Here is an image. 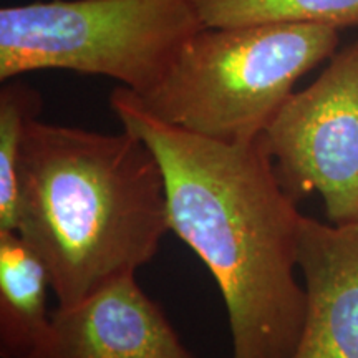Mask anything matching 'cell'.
<instances>
[{
	"label": "cell",
	"instance_id": "1",
	"mask_svg": "<svg viewBox=\"0 0 358 358\" xmlns=\"http://www.w3.org/2000/svg\"><path fill=\"white\" fill-rule=\"evenodd\" d=\"M111 111L150 146L164 176L169 231L216 280L229 319L231 358H289L307 310L299 284L302 214L280 185L261 136L227 143L187 131L116 87Z\"/></svg>",
	"mask_w": 358,
	"mask_h": 358
},
{
	"label": "cell",
	"instance_id": "10",
	"mask_svg": "<svg viewBox=\"0 0 358 358\" xmlns=\"http://www.w3.org/2000/svg\"><path fill=\"white\" fill-rule=\"evenodd\" d=\"M0 90V231L17 229L19 168L29 124L38 118L42 98L37 90L17 82H2Z\"/></svg>",
	"mask_w": 358,
	"mask_h": 358
},
{
	"label": "cell",
	"instance_id": "7",
	"mask_svg": "<svg viewBox=\"0 0 358 358\" xmlns=\"http://www.w3.org/2000/svg\"><path fill=\"white\" fill-rule=\"evenodd\" d=\"M297 259L307 310L289 358H358V222L303 216Z\"/></svg>",
	"mask_w": 358,
	"mask_h": 358
},
{
	"label": "cell",
	"instance_id": "2",
	"mask_svg": "<svg viewBox=\"0 0 358 358\" xmlns=\"http://www.w3.org/2000/svg\"><path fill=\"white\" fill-rule=\"evenodd\" d=\"M47 267L58 306L136 274L169 232L166 186L141 138L29 124L19 168L17 229Z\"/></svg>",
	"mask_w": 358,
	"mask_h": 358
},
{
	"label": "cell",
	"instance_id": "6",
	"mask_svg": "<svg viewBox=\"0 0 358 358\" xmlns=\"http://www.w3.org/2000/svg\"><path fill=\"white\" fill-rule=\"evenodd\" d=\"M30 358H199L136 274L108 282L71 306H58L50 329Z\"/></svg>",
	"mask_w": 358,
	"mask_h": 358
},
{
	"label": "cell",
	"instance_id": "3",
	"mask_svg": "<svg viewBox=\"0 0 358 358\" xmlns=\"http://www.w3.org/2000/svg\"><path fill=\"white\" fill-rule=\"evenodd\" d=\"M340 30L319 24L203 27L178 52L143 106L163 122L227 143L266 133L295 83L330 60Z\"/></svg>",
	"mask_w": 358,
	"mask_h": 358
},
{
	"label": "cell",
	"instance_id": "8",
	"mask_svg": "<svg viewBox=\"0 0 358 358\" xmlns=\"http://www.w3.org/2000/svg\"><path fill=\"white\" fill-rule=\"evenodd\" d=\"M52 280L38 254L15 231H0V357L30 358L50 329Z\"/></svg>",
	"mask_w": 358,
	"mask_h": 358
},
{
	"label": "cell",
	"instance_id": "4",
	"mask_svg": "<svg viewBox=\"0 0 358 358\" xmlns=\"http://www.w3.org/2000/svg\"><path fill=\"white\" fill-rule=\"evenodd\" d=\"M196 0H37L0 8V80L38 70L106 77L146 95L203 29Z\"/></svg>",
	"mask_w": 358,
	"mask_h": 358
},
{
	"label": "cell",
	"instance_id": "9",
	"mask_svg": "<svg viewBox=\"0 0 358 358\" xmlns=\"http://www.w3.org/2000/svg\"><path fill=\"white\" fill-rule=\"evenodd\" d=\"M204 27L319 24L342 30L358 25V0H196Z\"/></svg>",
	"mask_w": 358,
	"mask_h": 358
},
{
	"label": "cell",
	"instance_id": "5",
	"mask_svg": "<svg viewBox=\"0 0 358 358\" xmlns=\"http://www.w3.org/2000/svg\"><path fill=\"white\" fill-rule=\"evenodd\" d=\"M262 138L295 203L317 192L330 224L358 222V40L292 93Z\"/></svg>",
	"mask_w": 358,
	"mask_h": 358
}]
</instances>
